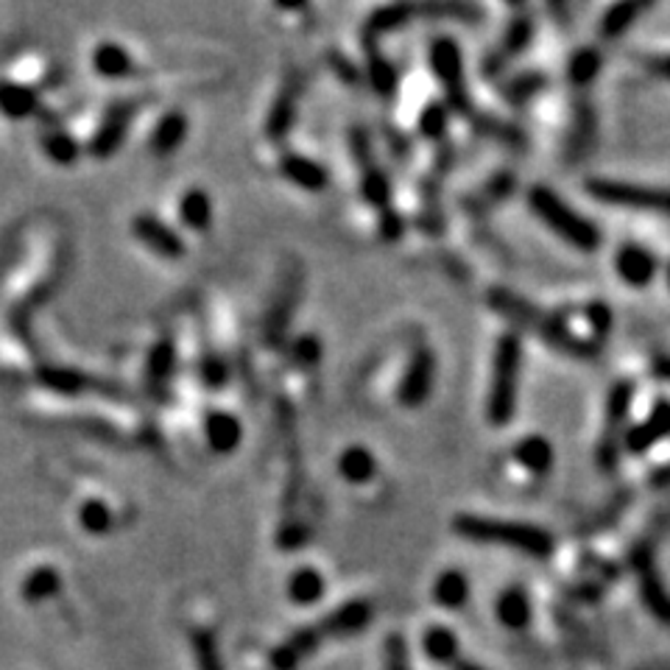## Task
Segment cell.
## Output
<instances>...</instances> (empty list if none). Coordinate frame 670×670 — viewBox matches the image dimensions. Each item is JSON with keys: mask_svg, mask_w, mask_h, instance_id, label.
Listing matches in <instances>:
<instances>
[{"mask_svg": "<svg viewBox=\"0 0 670 670\" xmlns=\"http://www.w3.org/2000/svg\"><path fill=\"white\" fill-rule=\"evenodd\" d=\"M489 302H492L495 308H498L506 319H511L516 327H523V330L536 332V336H540L545 344L554 347V350L567 352V355L572 357H581V361L595 357L598 352L595 344H590V341H584L581 336H576L565 321L542 314L540 308H534V305H531L529 299H523V296H516L514 291L495 288L492 294H489Z\"/></svg>", "mask_w": 670, "mask_h": 670, "instance_id": "1", "label": "cell"}, {"mask_svg": "<svg viewBox=\"0 0 670 670\" xmlns=\"http://www.w3.org/2000/svg\"><path fill=\"white\" fill-rule=\"evenodd\" d=\"M455 534L467 542H480V545H500L520 550V554L545 556L554 554V536L547 534L545 529L531 523H511V520H492V516H478V514H458L453 520Z\"/></svg>", "mask_w": 670, "mask_h": 670, "instance_id": "2", "label": "cell"}, {"mask_svg": "<svg viewBox=\"0 0 670 670\" xmlns=\"http://www.w3.org/2000/svg\"><path fill=\"white\" fill-rule=\"evenodd\" d=\"M65 252H63V238L59 232H45L43 235V247L32 258V269L23 271L18 280H12L9 285V316L20 325V319L29 316V308L43 302L45 296L54 291V285L59 283V274H63Z\"/></svg>", "mask_w": 670, "mask_h": 670, "instance_id": "3", "label": "cell"}, {"mask_svg": "<svg viewBox=\"0 0 670 670\" xmlns=\"http://www.w3.org/2000/svg\"><path fill=\"white\" fill-rule=\"evenodd\" d=\"M520 372H523V344L514 332H509L495 347L492 383H489V400H486V417L495 428H506L514 419Z\"/></svg>", "mask_w": 670, "mask_h": 670, "instance_id": "4", "label": "cell"}, {"mask_svg": "<svg viewBox=\"0 0 670 670\" xmlns=\"http://www.w3.org/2000/svg\"><path fill=\"white\" fill-rule=\"evenodd\" d=\"M529 207L545 222L550 232L567 240L578 252H595L601 247V229L570 207L561 196H556L550 188H531Z\"/></svg>", "mask_w": 670, "mask_h": 670, "instance_id": "5", "label": "cell"}, {"mask_svg": "<svg viewBox=\"0 0 670 670\" xmlns=\"http://www.w3.org/2000/svg\"><path fill=\"white\" fill-rule=\"evenodd\" d=\"M587 193L612 207L637 209V213H662L670 216V188H648L617 182V179H587Z\"/></svg>", "mask_w": 670, "mask_h": 670, "instance_id": "6", "label": "cell"}, {"mask_svg": "<svg viewBox=\"0 0 670 670\" xmlns=\"http://www.w3.org/2000/svg\"><path fill=\"white\" fill-rule=\"evenodd\" d=\"M431 65L436 79L442 81L447 104L462 115L473 112V101L467 93V81H464V56L458 43L453 37H436L431 45Z\"/></svg>", "mask_w": 670, "mask_h": 670, "instance_id": "7", "label": "cell"}, {"mask_svg": "<svg viewBox=\"0 0 670 670\" xmlns=\"http://www.w3.org/2000/svg\"><path fill=\"white\" fill-rule=\"evenodd\" d=\"M634 386L628 381L615 383L606 394V428H603L601 444H598V464L601 469H615L617 455H621L623 444V422H626L628 411H632Z\"/></svg>", "mask_w": 670, "mask_h": 670, "instance_id": "8", "label": "cell"}, {"mask_svg": "<svg viewBox=\"0 0 670 670\" xmlns=\"http://www.w3.org/2000/svg\"><path fill=\"white\" fill-rule=\"evenodd\" d=\"M302 296V271L296 265L285 269L283 280H280L274 299L269 305V316H265V341L271 347H280L288 336V327L294 321V310L299 305Z\"/></svg>", "mask_w": 670, "mask_h": 670, "instance_id": "9", "label": "cell"}, {"mask_svg": "<svg viewBox=\"0 0 670 670\" xmlns=\"http://www.w3.org/2000/svg\"><path fill=\"white\" fill-rule=\"evenodd\" d=\"M632 565H634V572H637V587H639V595H643L646 609L654 617H657L659 623L670 626V592H668V587H665L662 576H659L651 547L648 545L637 547L632 556Z\"/></svg>", "mask_w": 670, "mask_h": 670, "instance_id": "10", "label": "cell"}, {"mask_svg": "<svg viewBox=\"0 0 670 670\" xmlns=\"http://www.w3.org/2000/svg\"><path fill=\"white\" fill-rule=\"evenodd\" d=\"M132 235L140 240L143 247L160 254V258H185V240L179 238V232H173L162 218L151 216V213H140V216L132 218Z\"/></svg>", "mask_w": 670, "mask_h": 670, "instance_id": "11", "label": "cell"}, {"mask_svg": "<svg viewBox=\"0 0 670 670\" xmlns=\"http://www.w3.org/2000/svg\"><path fill=\"white\" fill-rule=\"evenodd\" d=\"M433 381H436V357L431 350H419L408 363L406 375L400 383V402L406 408L424 406V400L431 397Z\"/></svg>", "mask_w": 670, "mask_h": 670, "instance_id": "12", "label": "cell"}, {"mask_svg": "<svg viewBox=\"0 0 670 670\" xmlns=\"http://www.w3.org/2000/svg\"><path fill=\"white\" fill-rule=\"evenodd\" d=\"M132 110H135L132 104H115L106 110V115L101 117L93 137H90V155L99 157V160H106L110 155H115L121 143H124L126 132H129Z\"/></svg>", "mask_w": 670, "mask_h": 670, "instance_id": "13", "label": "cell"}, {"mask_svg": "<svg viewBox=\"0 0 670 670\" xmlns=\"http://www.w3.org/2000/svg\"><path fill=\"white\" fill-rule=\"evenodd\" d=\"M668 436H670V402L659 400L657 406H654V411L648 413L643 422L634 424L632 431L623 433V447H626L628 453L639 455Z\"/></svg>", "mask_w": 670, "mask_h": 670, "instance_id": "14", "label": "cell"}, {"mask_svg": "<svg viewBox=\"0 0 670 670\" xmlns=\"http://www.w3.org/2000/svg\"><path fill=\"white\" fill-rule=\"evenodd\" d=\"M296 104H299V76L288 73L283 90L277 93L274 104H271L269 117H265V137L269 140H283L288 129L296 121Z\"/></svg>", "mask_w": 670, "mask_h": 670, "instance_id": "15", "label": "cell"}, {"mask_svg": "<svg viewBox=\"0 0 670 670\" xmlns=\"http://www.w3.org/2000/svg\"><path fill=\"white\" fill-rule=\"evenodd\" d=\"M372 621V603L370 601H350L341 609H336L332 615H327L319 623L321 637H355Z\"/></svg>", "mask_w": 670, "mask_h": 670, "instance_id": "16", "label": "cell"}, {"mask_svg": "<svg viewBox=\"0 0 670 670\" xmlns=\"http://www.w3.org/2000/svg\"><path fill=\"white\" fill-rule=\"evenodd\" d=\"M615 269L623 283L643 288V285H648L657 277V258L648 249L637 247V243H626V247L617 249Z\"/></svg>", "mask_w": 670, "mask_h": 670, "instance_id": "17", "label": "cell"}, {"mask_svg": "<svg viewBox=\"0 0 670 670\" xmlns=\"http://www.w3.org/2000/svg\"><path fill=\"white\" fill-rule=\"evenodd\" d=\"M531 39H534V23H531L529 18L511 20L509 29H506V34H503V43H500V48L495 50L489 59H486V76H498L509 59H514V56H520L525 48H529Z\"/></svg>", "mask_w": 670, "mask_h": 670, "instance_id": "18", "label": "cell"}, {"mask_svg": "<svg viewBox=\"0 0 670 670\" xmlns=\"http://www.w3.org/2000/svg\"><path fill=\"white\" fill-rule=\"evenodd\" d=\"M319 643H321L319 626L299 628V632H294L288 639H285L277 651L271 654V665L277 670H296L310 657V654H316Z\"/></svg>", "mask_w": 670, "mask_h": 670, "instance_id": "19", "label": "cell"}, {"mask_svg": "<svg viewBox=\"0 0 670 670\" xmlns=\"http://www.w3.org/2000/svg\"><path fill=\"white\" fill-rule=\"evenodd\" d=\"M204 436L213 453L229 455L238 450L240 439H243V428H240V419L229 411H213L204 419Z\"/></svg>", "mask_w": 670, "mask_h": 670, "instance_id": "20", "label": "cell"}, {"mask_svg": "<svg viewBox=\"0 0 670 670\" xmlns=\"http://www.w3.org/2000/svg\"><path fill=\"white\" fill-rule=\"evenodd\" d=\"M135 56L124 48L121 43H112V39H104L93 48V70L104 79H126V76L135 73Z\"/></svg>", "mask_w": 670, "mask_h": 670, "instance_id": "21", "label": "cell"}, {"mask_svg": "<svg viewBox=\"0 0 670 670\" xmlns=\"http://www.w3.org/2000/svg\"><path fill=\"white\" fill-rule=\"evenodd\" d=\"M280 171H283V177L288 179V182H294L296 188L310 193L325 191L327 182H330L325 166H319L316 160H308V157L302 155H285L283 160H280Z\"/></svg>", "mask_w": 670, "mask_h": 670, "instance_id": "22", "label": "cell"}, {"mask_svg": "<svg viewBox=\"0 0 670 670\" xmlns=\"http://www.w3.org/2000/svg\"><path fill=\"white\" fill-rule=\"evenodd\" d=\"M173 366H177V347H173V341L166 336V339L155 341V347H151L146 355V370H143L146 386L151 388V391L166 386L168 377L173 375Z\"/></svg>", "mask_w": 670, "mask_h": 670, "instance_id": "23", "label": "cell"}, {"mask_svg": "<svg viewBox=\"0 0 670 670\" xmlns=\"http://www.w3.org/2000/svg\"><path fill=\"white\" fill-rule=\"evenodd\" d=\"M0 112L12 121L34 115L37 112V90L14 79H3L0 81Z\"/></svg>", "mask_w": 670, "mask_h": 670, "instance_id": "24", "label": "cell"}, {"mask_svg": "<svg viewBox=\"0 0 670 670\" xmlns=\"http://www.w3.org/2000/svg\"><path fill=\"white\" fill-rule=\"evenodd\" d=\"M514 458L534 475H547L556 464L554 444L547 442L545 436L520 439V442L514 444Z\"/></svg>", "mask_w": 670, "mask_h": 670, "instance_id": "25", "label": "cell"}, {"mask_svg": "<svg viewBox=\"0 0 670 670\" xmlns=\"http://www.w3.org/2000/svg\"><path fill=\"white\" fill-rule=\"evenodd\" d=\"M188 137V117L182 112H168L160 117V124L151 132V151L157 157L173 155Z\"/></svg>", "mask_w": 670, "mask_h": 670, "instance_id": "26", "label": "cell"}, {"mask_svg": "<svg viewBox=\"0 0 670 670\" xmlns=\"http://www.w3.org/2000/svg\"><path fill=\"white\" fill-rule=\"evenodd\" d=\"M37 383L45 391H54L59 397H76L87 388V377L73 366H39Z\"/></svg>", "mask_w": 670, "mask_h": 670, "instance_id": "27", "label": "cell"}, {"mask_svg": "<svg viewBox=\"0 0 670 670\" xmlns=\"http://www.w3.org/2000/svg\"><path fill=\"white\" fill-rule=\"evenodd\" d=\"M651 9V3H643V0H623V3H615L609 7L606 14L601 18V34L606 39H615L621 34H626L628 29L634 25V20L639 14H646Z\"/></svg>", "mask_w": 670, "mask_h": 670, "instance_id": "28", "label": "cell"}, {"mask_svg": "<svg viewBox=\"0 0 670 670\" xmlns=\"http://www.w3.org/2000/svg\"><path fill=\"white\" fill-rule=\"evenodd\" d=\"M179 218H182V224L191 227L193 232H207L209 224H213V202H209V196L202 188H191V191L182 196V202H179Z\"/></svg>", "mask_w": 670, "mask_h": 670, "instance_id": "29", "label": "cell"}, {"mask_svg": "<svg viewBox=\"0 0 670 670\" xmlns=\"http://www.w3.org/2000/svg\"><path fill=\"white\" fill-rule=\"evenodd\" d=\"M417 7H408V3H394V7H381L377 12H372L370 23H366V37L370 43H375V37H383L388 32H397L408 20L417 14Z\"/></svg>", "mask_w": 670, "mask_h": 670, "instance_id": "30", "label": "cell"}, {"mask_svg": "<svg viewBox=\"0 0 670 670\" xmlns=\"http://www.w3.org/2000/svg\"><path fill=\"white\" fill-rule=\"evenodd\" d=\"M79 525L87 531V534H110L115 529V511L110 509V503H104L101 498L90 495L79 503Z\"/></svg>", "mask_w": 670, "mask_h": 670, "instance_id": "31", "label": "cell"}, {"mask_svg": "<svg viewBox=\"0 0 670 670\" xmlns=\"http://www.w3.org/2000/svg\"><path fill=\"white\" fill-rule=\"evenodd\" d=\"M363 179H361V193L363 198H366V204L370 207H375L377 213H388L391 209V185H388L386 173L381 171V168L375 166V162H370V166L361 168Z\"/></svg>", "mask_w": 670, "mask_h": 670, "instance_id": "32", "label": "cell"}, {"mask_svg": "<svg viewBox=\"0 0 670 670\" xmlns=\"http://www.w3.org/2000/svg\"><path fill=\"white\" fill-rule=\"evenodd\" d=\"M433 598L442 609H462L469 598V581L462 570H447L436 578Z\"/></svg>", "mask_w": 670, "mask_h": 670, "instance_id": "33", "label": "cell"}, {"mask_svg": "<svg viewBox=\"0 0 670 670\" xmlns=\"http://www.w3.org/2000/svg\"><path fill=\"white\" fill-rule=\"evenodd\" d=\"M498 617L506 628H525L531 621V601L525 590L520 587H509L503 595L498 598Z\"/></svg>", "mask_w": 670, "mask_h": 670, "instance_id": "34", "label": "cell"}, {"mask_svg": "<svg viewBox=\"0 0 670 670\" xmlns=\"http://www.w3.org/2000/svg\"><path fill=\"white\" fill-rule=\"evenodd\" d=\"M339 469H341V475L350 480V484H366V480H372L377 475V462L370 450L361 447V444H355V447H350L341 453Z\"/></svg>", "mask_w": 670, "mask_h": 670, "instance_id": "35", "label": "cell"}, {"mask_svg": "<svg viewBox=\"0 0 670 670\" xmlns=\"http://www.w3.org/2000/svg\"><path fill=\"white\" fill-rule=\"evenodd\" d=\"M595 140V115H592L590 104H578L576 106V124H572L570 143H567V155L570 160H584L587 148Z\"/></svg>", "mask_w": 670, "mask_h": 670, "instance_id": "36", "label": "cell"}, {"mask_svg": "<svg viewBox=\"0 0 670 670\" xmlns=\"http://www.w3.org/2000/svg\"><path fill=\"white\" fill-rule=\"evenodd\" d=\"M59 584H63V578H59L56 567L39 565L23 578L20 592H23L25 601H43V598L56 595V592H59Z\"/></svg>", "mask_w": 670, "mask_h": 670, "instance_id": "37", "label": "cell"}, {"mask_svg": "<svg viewBox=\"0 0 670 670\" xmlns=\"http://www.w3.org/2000/svg\"><path fill=\"white\" fill-rule=\"evenodd\" d=\"M288 595L291 601L299 603V606H310V603H316L325 595V578L316 570H310V567H302V570H296L294 576H291Z\"/></svg>", "mask_w": 670, "mask_h": 670, "instance_id": "38", "label": "cell"}, {"mask_svg": "<svg viewBox=\"0 0 670 670\" xmlns=\"http://www.w3.org/2000/svg\"><path fill=\"white\" fill-rule=\"evenodd\" d=\"M366 50H370L366 65H370V81L372 87H375V93L381 95V99H391L394 90H397V70H394V65L375 48V43L366 45Z\"/></svg>", "mask_w": 670, "mask_h": 670, "instance_id": "39", "label": "cell"}, {"mask_svg": "<svg viewBox=\"0 0 670 670\" xmlns=\"http://www.w3.org/2000/svg\"><path fill=\"white\" fill-rule=\"evenodd\" d=\"M43 148H45V155H48L56 166H73L76 157H79V143L70 137V132H63V129L45 132Z\"/></svg>", "mask_w": 670, "mask_h": 670, "instance_id": "40", "label": "cell"}, {"mask_svg": "<svg viewBox=\"0 0 670 670\" xmlns=\"http://www.w3.org/2000/svg\"><path fill=\"white\" fill-rule=\"evenodd\" d=\"M424 654L433 659V662H453L455 654H458V639H455V634L450 632V628H431V632L424 634L422 639Z\"/></svg>", "mask_w": 670, "mask_h": 670, "instance_id": "41", "label": "cell"}, {"mask_svg": "<svg viewBox=\"0 0 670 670\" xmlns=\"http://www.w3.org/2000/svg\"><path fill=\"white\" fill-rule=\"evenodd\" d=\"M193 646V657H196V668L198 670H224V659L222 651H218L216 637L204 628H196L191 637Z\"/></svg>", "mask_w": 670, "mask_h": 670, "instance_id": "42", "label": "cell"}, {"mask_svg": "<svg viewBox=\"0 0 670 670\" xmlns=\"http://www.w3.org/2000/svg\"><path fill=\"white\" fill-rule=\"evenodd\" d=\"M570 81L576 87H587L598 73H601V54L595 48H581L570 59Z\"/></svg>", "mask_w": 670, "mask_h": 670, "instance_id": "43", "label": "cell"}, {"mask_svg": "<svg viewBox=\"0 0 670 670\" xmlns=\"http://www.w3.org/2000/svg\"><path fill=\"white\" fill-rule=\"evenodd\" d=\"M447 124L450 112L447 106L442 104H431L422 112V117H419V129H422L424 137H431V140H442V137L447 135Z\"/></svg>", "mask_w": 670, "mask_h": 670, "instance_id": "44", "label": "cell"}, {"mask_svg": "<svg viewBox=\"0 0 670 670\" xmlns=\"http://www.w3.org/2000/svg\"><path fill=\"white\" fill-rule=\"evenodd\" d=\"M545 87V79L536 73H525V76H516L511 84H506V99L511 101V104H525V101L531 99V95H536Z\"/></svg>", "mask_w": 670, "mask_h": 670, "instance_id": "45", "label": "cell"}, {"mask_svg": "<svg viewBox=\"0 0 670 670\" xmlns=\"http://www.w3.org/2000/svg\"><path fill=\"white\" fill-rule=\"evenodd\" d=\"M383 668L386 670H411V659H408V646L400 634H391L386 639V651H383Z\"/></svg>", "mask_w": 670, "mask_h": 670, "instance_id": "46", "label": "cell"}, {"mask_svg": "<svg viewBox=\"0 0 670 670\" xmlns=\"http://www.w3.org/2000/svg\"><path fill=\"white\" fill-rule=\"evenodd\" d=\"M202 375H204V383H207L209 388L227 386L229 370H227V363H224V357H218V355H207V357H204V361H202Z\"/></svg>", "mask_w": 670, "mask_h": 670, "instance_id": "47", "label": "cell"}, {"mask_svg": "<svg viewBox=\"0 0 670 670\" xmlns=\"http://www.w3.org/2000/svg\"><path fill=\"white\" fill-rule=\"evenodd\" d=\"M294 355L302 366H316L321 357V344L314 339V336H305V339H299L294 344Z\"/></svg>", "mask_w": 670, "mask_h": 670, "instance_id": "48", "label": "cell"}, {"mask_svg": "<svg viewBox=\"0 0 670 670\" xmlns=\"http://www.w3.org/2000/svg\"><path fill=\"white\" fill-rule=\"evenodd\" d=\"M350 146H352V155H355V162H361V168L370 166V162H372L370 135H366V132H363V129H352Z\"/></svg>", "mask_w": 670, "mask_h": 670, "instance_id": "49", "label": "cell"}, {"mask_svg": "<svg viewBox=\"0 0 670 670\" xmlns=\"http://www.w3.org/2000/svg\"><path fill=\"white\" fill-rule=\"evenodd\" d=\"M587 319L592 321V330H595L598 339H606L609 321H612L606 305H590V308H587Z\"/></svg>", "mask_w": 670, "mask_h": 670, "instance_id": "50", "label": "cell"}, {"mask_svg": "<svg viewBox=\"0 0 670 670\" xmlns=\"http://www.w3.org/2000/svg\"><path fill=\"white\" fill-rule=\"evenodd\" d=\"M402 218L394 213V209H388V213H383L381 216V232L386 240H397L402 235Z\"/></svg>", "mask_w": 670, "mask_h": 670, "instance_id": "51", "label": "cell"}, {"mask_svg": "<svg viewBox=\"0 0 670 670\" xmlns=\"http://www.w3.org/2000/svg\"><path fill=\"white\" fill-rule=\"evenodd\" d=\"M646 68L651 70L654 76H659V79H668L670 81V54L665 56H651L646 63Z\"/></svg>", "mask_w": 670, "mask_h": 670, "instance_id": "52", "label": "cell"}, {"mask_svg": "<svg viewBox=\"0 0 670 670\" xmlns=\"http://www.w3.org/2000/svg\"><path fill=\"white\" fill-rule=\"evenodd\" d=\"M654 370H657V375L662 377V381H668V383H670V357H659L657 366H654Z\"/></svg>", "mask_w": 670, "mask_h": 670, "instance_id": "53", "label": "cell"}, {"mask_svg": "<svg viewBox=\"0 0 670 670\" xmlns=\"http://www.w3.org/2000/svg\"><path fill=\"white\" fill-rule=\"evenodd\" d=\"M455 670H484V668H478V665H473V662H458L455 665Z\"/></svg>", "mask_w": 670, "mask_h": 670, "instance_id": "54", "label": "cell"}, {"mask_svg": "<svg viewBox=\"0 0 670 670\" xmlns=\"http://www.w3.org/2000/svg\"><path fill=\"white\" fill-rule=\"evenodd\" d=\"M668 285H670V265H668Z\"/></svg>", "mask_w": 670, "mask_h": 670, "instance_id": "55", "label": "cell"}]
</instances>
